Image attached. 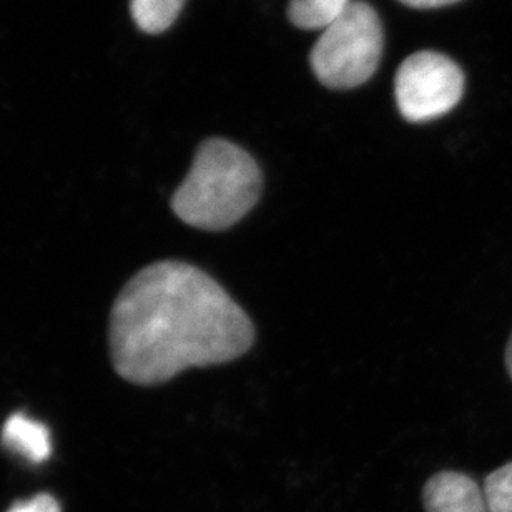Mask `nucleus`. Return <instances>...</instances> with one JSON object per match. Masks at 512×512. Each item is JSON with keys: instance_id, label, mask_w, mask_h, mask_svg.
Listing matches in <instances>:
<instances>
[{"instance_id": "obj_7", "label": "nucleus", "mask_w": 512, "mask_h": 512, "mask_svg": "<svg viewBox=\"0 0 512 512\" xmlns=\"http://www.w3.org/2000/svg\"><path fill=\"white\" fill-rule=\"evenodd\" d=\"M187 0H130L133 20L147 34H162L182 14Z\"/></svg>"}, {"instance_id": "obj_5", "label": "nucleus", "mask_w": 512, "mask_h": 512, "mask_svg": "<svg viewBox=\"0 0 512 512\" xmlns=\"http://www.w3.org/2000/svg\"><path fill=\"white\" fill-rule=\"evenodd\" d=\"M426 512H489L484 491L468 474L443 471L424 484Z\"/></svg>"}, {"instance_id": "obj_4", "label": "nucleus", "mask_w": 512, "mask_h": 512, "mask_svg": "<svg viewBox=\"0 0 512 512\" xmlns=\"http://www.w3.org/2000/svg\"><path fill=\"white\" fill-rule=\"evenodd\" d=\"M464 85L463 70L446 55L433 50L409 55L394 80L399 114L413 124L439 119L461 102Z\"/></svg>"}, {"instance_id": "obj_8", "label": "nucleus", "mask_w": 512, "mask_h": 512, "mask_svg": "<svg viewBox=\"0 0 512 512\" xmlns=\"http://www.w3.org/2000/svg\"><path fill=\"white\" fill-rule=\"evenodd\" d=\"M353 0H290L291 24L303 30H323L345 12Z\"/></svg>"}, {"instance_id": "obj_10", "label": "nucleus", "mask_w": 512, "mask_h": 512, "mask_svg": "<svg viewBox=\"0 0 512 512\" xmlns=\"http://www.w3.org/2000/svg\"><path fill=\"white\" fill-rule=\"evenodd\" d=\"M7 512H60V506L50 494H39L29 501L14 504Z\"/></svg>"}, {"instance_id": "obj_6", "label": "nucleus", "mask_w": 512, "mask_h": 512, "mask_svg": "<svg viewBox=\"0 0 512 512\" xmlns=\"http://www.w3.org/2000/svg\"><path fill=\"white\" fill-rule=\"evenodd\" d=\"M2 441L5 448L14 451L30 463H42L49 458L52 451L47 426L20 413L10 416L5 421Z\"/></svg>"}, {"instance_id": "obj_1", "label": "nucleus", "mask_w": 512, "mask_h": 512, "mask_svg": "<svg viewBox=\"0 0 512 512\" xmlns=\"http://www.w3.org/2000/svg\"><path fill=\"white\" fill-rule=\"evenodd\" d=\"M110 356L125 381L155 386L188 368L245 355L255 326L220 283L183 261H158L120 291L110 315Z\"/></svg>"}, {"instance_id": "obj_11", "label": "nucleus", "mask_w": 512, "mask_h": 512, "mask_svg": "<svg viewBox=\"0 0 512 512\" xmlns=\"http://www.w3.org/2000/svg\"><path fill=\"white\" fill-rule=\"evenodd\" d=\"M399 2L413 9H439V7L458 4L461 0H399Z\"/></svg>"}, {"instance_id": "obj_9", "label": "nucleus", "mask_w": 512, "mask_h": 512, "mask_svg": "<svg viewBox=\"0 0 512 512\" xmlns=\"http://www.w3.org/2000/svg\"><path fill=\"white\" fill-rule=\"evenodd\" d=\"M484 499L489 512H512V461L486 478Z\"/></svg>"}, {"instance_id": "obj_12", "label": "nucleus", "mask_w": 512, "mask_h": 512, "mask_svg": "<svg viewBox=\"0 0 512 512\" xmlns=\"http://www.w3.org/2000/svg\"><path fill=\"white\" fill-rule=\"evenodd\" d=\"M506 368H508V373L512 380V333L511 338H509L508 348H506Z\"/></svg>"}, {"instance_id": "obj_3", "label": "nucleus", "mask_w": 512, "mask_h": 512, "mask_svg": "<svg viewBox=\"0 0 512 512\" xmlns=\"http://www.w3.org/2000/svg\"><path fill=\"white\" fill-rule=\"evenodd\" d=\"M383 54V25L376 10L353 0L343 14L321 30L311 50L316 79L330 89L348 90L375 75Z\"/></svg>"}, {"instance_id": "obj_2", "label": "nucleus", "mask_w": 512, "mask_h": 512, "mask_svg": "<svg viewBox=\"0 0 512 512\" xmlns=\"http://www.w3.org/2000/svg\"><path fill=\"white\" fill-rule=\"evenodd\" d=\"M261 188L263 175L247 150L210 138L198 147L190 172L173 193L172 210L190 227L222 232L250 213Z\"/></svg>"}]
</instances>
